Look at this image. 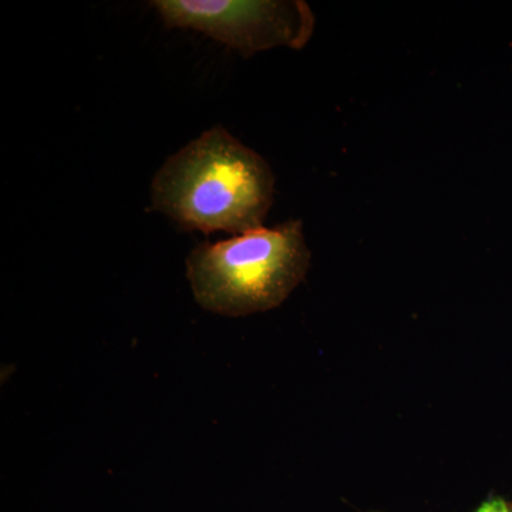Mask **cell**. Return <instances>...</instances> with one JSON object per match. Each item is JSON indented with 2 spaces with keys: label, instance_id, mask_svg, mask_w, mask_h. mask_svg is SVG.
Returning a JSON list of instances; mask_svg holds the SVG:
<instances>
[{
  "label": "cell",
  "instance_id": "cell-1",
  "mask_svg": "<svg viewBox=\"0 0 512 512\" xmlns=\"http://www.w3.org/2000/svg\"><path fill=\"white\" fill-rule=\"evenodd\" d=\"M275 175L261 154L215 126L163 164L151 184V207L185 231L247 234L264 227Z\"/></svg>",
  "mask_w": 512,
  "mask_h": 512
},
{
  "label": "cell",
  "instance_id": "cell-2",
  "mask_svg": "<svg viewBox=\"0 0 512 512\" xmlns=\"http://www.w3.org/2000/svg\"><path fill=\"white\" fill-rule=\"evenodd\" d=\"M311 251L302 221L261 227L214 244H200L187 258L195 301L224 316L278 308L308 274Z\"/></svg>",
  "mask_w": 512,
  "mask_h": 512
},
{
  "label": "cell",
  "instance_id": "cell-3",
  "mask_svg": "<svg viewBox=\"0 0 512 512\" xmlns=\"http://www.w3.org/2000/svg\"><path fill=\"white\" fill-rule=\"evenodd\" d=\"M151 6L167 28L202 33L244 57L275 47L301 50L316 25L303 0H154Z\"/></svg>",
  "mask_w": 512,
  "mask_h": 512
},
{
  "label": "cell",
  "instance_id": "cell-4",
  "mask_svg": "<svg viewBox=\"0 0 512 512\" xmlns=\"http://www.w3.org/2000/svg\"><path fill=\"white\" fill-rule=\"evenodd\" d=\"M512 503L500 494H490L474 508L473 512H511Z\"/></svg>",
  "mask_w": 512,
  "mask_h": 512
},
{
  "label": "cell",
  "instance_id": "cell-5",
  "mask_svg": "<svg viewBox=\"0 0 512 512\" xmlns=\"http://www.w3.org/2000/svg\"><path fill=\"white\" fill-rule=\"evenodd\" d=\"M366 512H383V511L372 510V511H366Z\"/></svg>",
  "mask_w": 512,
  "mask_h": 512
},
{
  "label": "cell",
  "instance_id": "cell-6",
  "mask_svg": "<svg viewBox=\"0 0 512 512\" xmlns=\"http://www.w3.org/2000/svg\"><path fill=\"white\" fill-rule=\"evenodd\" d=\"M511 512H512V510H511Z\"/></svg>",
  "mask_w": 512,
  "mask_h": 512
}]
</instances>
